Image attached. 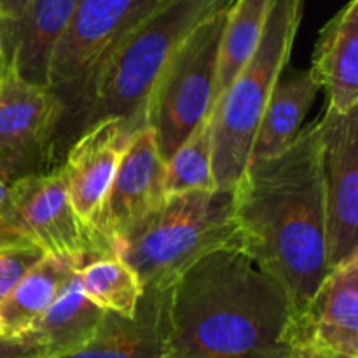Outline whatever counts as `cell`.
<instances>
[{
  "mask_svg": "<svg viewBox=\"0 0 358 358\" xmlns=\"http://www.w3.org/2000/svg\"><path fill=\"white\" fill-rule=\"evenodd\" d=\"M0 227L20 233V220L10 194V185H7L2 178H0Z\"/></svg>",
  "mask_w": 358,
  "mask_h": 358,
  "instance_id": "24",
  "label": "cell"
},
{
  "mask_svg": "<svg viewBox=\"0 0 358 358\" xmlns=\"http://www.w3.org/2000/svg\"><path fill=\"white\" fill-rule=\"evenodd\" d=\"M77 0H31L16 21L0 23L3 66L34 86L49 87V69Z\"/></svg>",
  "mask_w": 358,
  "mask_h": 358,
  "instance_id": "14",
  "label": "cell"
},
{
  "mask_svg": "<svg viewBox=\"0 0 358 358\" xmlns=\"http://www.w3.org/2000/svg\"><path fill=\"white\" fill-rule=\"evenodd\" d=\"M44 257L42 248L30 238L0 227V301Z\"/></svg>",
  "mask_w": 358,
  "mask_h": 358,
  "instance_id": "23",
  "label": "cell"
},
{
  "mask_svg": "<svg viewBox=\"0 0 358 358\" xmlns=\"http://www.w3.org/2000/svg\"><path fill=\"white\" fill-rule=\"evenodd\" d=\"M168 290H145L131 318L105 313L87 345L56 358H168Z\"/></svg>",
  "mask_w": 358,
  "mask_h": 358,
  "instance_id": "15",
  "label": "cell"
},
{
  "mask_svg": "<svg viewBox=\"0 0 358 358\" xmlns=\"http://www.w3.org/2000/svg\"><path fill=\"white\" fill-rule=\"evenodd\" d=\"M79 266L45 255L0 301L3 339H17L55 303L59 290Z\"/></svg>",
  "mask_w": 358,
  "mask_h": 358,
  "instance_id": "19",
  "label": "cell"
},
{
  "mask_svg": "<svg viewBox=\"0 0 358 358\" xmlns=\"http://www.w3.org/2000/svg\"><path fill=\"white\" fill-rule=\"evenodd\" d=\"M289 297L240 248L199 259L168 289V358H289Z\"/></svg>",
  "mask_w": 358,
  "mask_h": 358,
  "instance_id": "2",
  "label": "cell"
},
{
  "mask_svg": "<svg viewBox=\"0 0 358 358\" xmlns=\"http://www.w3.org/2000/svg\"><path fill=\"white\" fill-rule=\"evenodd\" d=\"M268 9L269 0H229L220 41L213 105L254 55L264 28Z\"/></svg>",
  "mask_w": 358,
  "mask_h": 358,
  "instance_id": "20",
  "label": "cell"
},
{
  "mask_svg": "<svg viewBox=\"0 0 358 358\" xmlns=\"http://www.w3.org/2000/svg\"><path fill=\"white\" fill-rule=\"evenodd\" d=\"M164 178L166 161L161 157L154 131L143 126L129 140L94 224V236L108 255H115L119 238L164 205Z\"/></svg>",
  "mask_w": 358,
  "mask_h": 358,
  "instance_id": "12",
  "label": "cell"
},
{
  "mask_svg": "<svg viewBox=\"0 0 358 358\" xmlns=\"http://www.w3.org/2000/svg\"><path fill=\"white\" fill-rule=\"evenodd\" d=\"M84 296L107 313L131 318L143 296L133 269L117 255L93 259L77 268Z\"/></svg>",
  "mask_w": 358,
  "mask_h": 358,
  "instance_id": "21",
  "label": "cell"
},
{
  "mask_svg": "<svg viewBox=\"0 0 358 358\" xmlns=\"http://www.w3.org/2000/svg\"><path fill=\"white\" fill-rule=\"evenodd\" d=\"M229 0H168L108 52L63 101L58 143H70L101 119H121L136 133L157 77L192 31Z\"/></svg>",
  "mask_w": 358,
  "mask_h": 358,
  "instance_id": "3",
  "label": "cell"
},
{
  "mask_svg": "<svg viewBox=\"0 0 358 358\" xmlns=\"http://www.w3.org/2000/svg\"><path fill=\"white\" fill-rule=\"evenodd\" d=\"M133 135L135 133L129 131L121 119H101L84 129L70 143L65 161L59 164L73 210L96 243L94 224L114 180L119 161ZM98 247L108 255L100 243Z\"/></svg>",
  "mask_w": 358,
  "mask_h": 358,
  "instance_id": "13",
  "label": "cell"
},
{
  "mask_svg": "<svg viewBox=\"0 0 358 358\" xmlns=\"http://www.w3.org/2000/svg\"><path fill=\"white\" fill-rule=\"evenodd\" d=\"M0 358H41V355L20 339H0Z\"/></svg>",
  "mask_w": 358,
  "mask_h": 358,
  "instance_id": "25",
  "label": "cell"
},
{
  "mask_svg": "<svg viewBox=\"0 0 358 358\" xmlns=\"http://www.w3.org/2000/svg\"><path fill=\"white\" fill-rule=\"evenodd\" d=\"M240 250L303 308L331 271L318 122L282 154L250 163L233 189Z\"/></svg>",
  "mask_w": 358,
  "mask_h": 358,
  "instance_id": "1",
  "label": "cell"
},
{
  "mask_svg": "<svg viewBox=\"0 0 358 358\" xmlns=\"http://www.w3.org/2000/svg\"><path fill=\"white\" fill-rule=\"evenodd\" d=\"M164 187H166V196H180L198 191H219L212 170L210 115L166 161Z\"/></svg>",
  "mask_w": 358,
  "mask_h": 358,
  "instance_id": "22",
  "label": "cell"
},
{
  "mask_svg": "<svg viewBox=\"0 0 358 358\" xmlns=\"http://www.w3.org/2000/svg\"><path fill=\"white\" fill-rule=\"evenodd\" d=\"M63 103L51 87L34 86L10 70L0 84V178L7 185L51 170Z\"/></svg>",
  "mask_w": 358,
  "mask_h": 358,
  "instance_id": "8",
  "label": "cell"
},
{
  "mask_svg": "<svg viewBox=\"0 0 358 358\" xmlns=\"http://www.w3.org/2000/svg\"><path fill=\"white\" fill-rule=\"evenodd\" d=\"M164 2L168 0H77L49 69V87L62 103Z\"/></svg>",
  "mask_w": 358,
  "mask_h": 358,
  "instance_id": "7",
  "label": "cell"
},
{
  "mask_svg": "<svg viewBox=\"0 0 358 358\" xmlns=\"http://www.w3.org/2000/svg\"><path fill=\"white\" fill-rule=\"evenodd\" d=\"M289 358H358V254L331 268L283 331Z\"/></svg>",
  "mask_w": 358,
  "mask_h": 358,
  "instance_id": "9",
  "label": "cell"
},
{
  "mask_svg": "<svg viewBox=\"0 0 358 358\" xmlns=\"http://www.w3.org/2000/svg\"><path fill=\"white\" fill-rule=\"evenodd\" d=\"M233 191L168 196L114 245L142 290H168L191 266L212 252L240 248Z\"/></svg>",
  "mask_w": 358,
  "mask_h": 358,
  "instance_id": "4",
  "label": "cell"
},
{
  "mask_svg": "<svg viewBox=\"0 0 358 358\" xmlns=\"http://www.w3.org/2000/svg\"><path fill=\"white\" fill-rule=\"evenodd\" d=\"M0 339H3V338H2V331H0Z\"/></svg>",
  "mask_w": 358,
  "mask_h": 358,
  "instance_id": "28",
  "label": "cell"
},
{
  "mask_svg": "<svg viewBox=\"0 0 358 358\" xmlns=\"http://www.w3.org/2000/svg\"><path fill=\"white\" fill-rule=\"evenodd\" d=\"M303 10L304 0H269L254 55L213 105L212 170L219 191H233L247 170L259 121L287 69Z\"/></svg>",
  "mask_w": 358,
  "mask_h": 358,
  "instance_id": "5",
  "label": "cell"
},
{
  "mask_svg": "<svg viewBox=\"0 0 358 358\" xmlns=\"http://www.w3.org/2000/svg\"><path fill=\"white\" fill-rule=\"evenodd\" d=\"M310 73L325 91L327 108H358V0H348L318 34Z\"/></svg>",
  "mask_w": 358,
  "mask_h": 358,
  "instance_id": "16",
  "label": "cell"
},
{
  "mask_svg": "<svg viewBox=\"0 0 358 358\" xmlns=\"http://www.w3.org/2000/svg\"><path fill=\"white\" fill-rule=\"evenodd\" d=\"M105 313L84 296L77 273H73L55 303L17 339L34 348L41 358L69 355L94 338Z\"/></svg>",
  "mask_w": 358,
  "mask_h": 358,
  "instance_id": "17",
  "label": "cell"
},
{
  "mask_svg": "<svg viewBox=\"0 0 358 358\" xmlns=\"http://www.w3.org/2000/svg\"><path fill=\"white\" fill-rule=\"evenodd\" d=\"M327 212L329 266L358 254V108L318 119Z\"/></svg>",
  "mask_w": 358,
  "mask_h": 358,
  "instance_id": "11",
  "label": "cell"
},
{
  "mask_svg": "<svg viewBox=\"0 0 358 358\" xmlns=\"http://www.w3.org/2000/svg\"><path fill=\"white\" fill-rule=\"evenodd\" d=\"M31 0H0V23L16 21Z\"/></svg>",
  "mask_w": 358,
  "mask_h": 358,
  "instance_id": "26",
  "label": "cell"
},
{
  "mask_svg": "<svg viewBox=\"0 0 358 358\" xmlns=\"http://www.w3.org/2000/svg\"><path fill=\"white\" fill-rule=\"evenodd\" d=\"M10 194L20 233L37 243L45 255L73 262L79 268L105 257L73 210L62 166L14 182Z\"/></svg>",
  "mask_w": 358,
  "mask_h": 358,
  "instance_id": "10",
  "label": "cell"
},
{
  "mask_svg": "<svg viewBox=\"0 0 358 358\" xmlns=\"http://www.w3.org/2000/svg\"><path fill=\"white\" fill-rule=\"evenodd\" d=\"M3 73H6V66H3V58H2V52H0V84H2Z\"/></svg>",
  "mask_w": 358,
  "mask_h": 358,
  "instance_id": "27",
  "label": "cell"
},
{
  "mask_svg": "<svg viewBox=\"0 0 358 358\" xmlns=\"http://www.w3.org/2000/svg\"><path fill=\"white\" fill-rule=\"evenodd\" d=\"M227 6L192 31L147 98L145 124L154 131L164 161L212 114Z\"/></svg>",
  "mask_w": 358,
  "mask_h": 358,
  "instance_id": "6",
  "label": "cell"
},
{
  "mask_svg": "<svg viewBox=\"0 0 358 358\" xmlns=\"http://www.w3.org/2000/svg\"><path fill=\"white\" fill-rule=\"evenodd\" d=\"M318 90L310 70L282 73L259 121L248 164L278 156L297 138Z\"/></svg>",
  "mask_w": 358,
  "mask_h": 358,
  "instance_id": "18",
  "label": "cell"
}]
</instances>
